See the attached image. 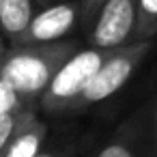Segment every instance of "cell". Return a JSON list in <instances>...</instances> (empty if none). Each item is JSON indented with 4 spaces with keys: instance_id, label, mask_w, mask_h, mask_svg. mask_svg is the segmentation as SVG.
I'll return each mask as SVG.
<instances>
[{
    "instance_id": "cell-1",
    "label": "cell",
    "mask_w": 157,
    "mask_h": 157,
    "mask_svg": "<svg viewBox=\"0 0 157 157\" xmlns=\"http://www.w3.org/2000/svg\"><path fill=\"white\" fill-rule=\"evenodd\" d=\"M73 52H78L75 41L13 45L0 60V78L20 95L26 108L33 110Z\"/></svg>"
},
{
    "instance_id": "cell-14",
    "label": "cell",
    "mask_w": 157,
    "mask_h": 157,
    "mask_svg": "<svg viewBox=\"0 0 157 157\" xmlns=\"http://www.w3.org/2000/svg\"><path fill=\"white\" fill-rule=\"evenodd\" d=\"M153 146L157 151V110H155V116H153Z\"/></svg>"
},
{
    "instance_id": "cell-7",
    "label": "cell",
    "mask_w": 157,
    "mask_h": 157,
    "mask_svg": "<svg viewBox=\"0 0 157 157\" xmlns=\"http://www.w3.org/2000/svg\"><path fill=\"white\" fill-rule=\"evenodd\" d=\"M140 146H142L140 121L129 118L112 133V138L97 151L95 157H140Z\"/></svg>"
},
{
    "instance_id": "cell-6",
    "label": "cell",
    "mask_w": 157,
    "mask_h": 157,
    "mask_svg": "<svg viewBox=\"0 0 157 157\" xmlns=\"http://www.w3.org/2000/svg\"><path fill=\"white\" fill-rule=\"evenodd\" d=\"M37 15L35 0H0V33L13 45L22 41Z\"/></svg>"
},
{
    "instance_id": "cell-9",
    "label": "cell",
    "mask_w": 157,
    "mask_h": 157,
    "mask_svg": "<svg viewBox=\"0 0 157 157\" xmlns=\"http://www.w3.org/2000/svg\"><path fill=\"white\" fill-rule=\"evenodd\" d=\"M37 114L33 110H20V112H0V157L7 151L9 142L15 138V133L33 121Z\"/></svg>"
},
{
    "instance_id": "cell-13",
    "label": "cell",
    "mask_w": 157,
    "mask_h": 157,
    "mask_svg": "<svg viewBox=\"0 0 157 157\" xmlns=\"http://www.w3.org/2000/svg\"><path fill=\"white\" fill-rule=\"evenodd\" d=\"M37 157H73V148L71 146H58V148H48V151H41Z\"/></svg>"
},
{
    "instance_id": "cell-12",
    "label": "cell",
    "mask_w": 157,
    "mask_h": 157,
    "mask_svg": "<svg viewBox=\"0 0 157 157\" xmlns=\"http://www.w3.org/2000/svg\"><path fill=\"white\" fill-rule=\"evenodd\" d=\"M103 2L105 0H80V9H82V22L80 24L86 28V33H88L90 24L95 22V17H97V13H99Z\"/></svg>"
},
{
    "instance_id": "cell-2",
    "label": "cell",
    "mask_w": 157,
    "mask_h": 157,
    "mask_svg": "<svg viewBox=\"0 0 157 157\" xmlns=\"http://www.w3.org/2000/svg\"><path fill=\"white\" fill-rule=\"evenodd\" d=\"M114 50H103V48H84L73 52L65 65L56 71L52 84L43 93L39 105L43 112L50 114H60L69 112L71 103L86 90V86L93 82L101 65L112 56Z\"/></svg>"
},
{
    "instance_id": "cell-10",
    "label": "cell",
    "mask_w": 157,
    "mask_h": 157,
    "mask_svg": "<svg viewBox=\"0 0 157 157\" xmlns=\"http://www.w3.org/2000/svg\"><path fill=\"white\" fill-rule=\"evenodd\" d=\"M157 37V0H138L136 41Z\"/></svg>"
},
{
    "instance_id": "cell-15",
    "label": "cell",
    "mask_w": 157,
    "mask_h": 157,
    "mask_svg": "<svg viewBox=\"0 0 157 157\" xmlns=\"http://www.w3.org/2000/svg\"><path fill=\"white\" fill-rule=\"evenodd\" d=\"M35 2H37L39 7H50V5H48V2H50V0H35Z\"/></svg>"
},
{
    "instance_id": "cell-5",
    "label": "cell",
    "mask_w": 157,
    "mask_h": 157,
    "mask_svg": "<svg viewBox=\"0 0 157 157\" xmlns=\"http://www.w3.org/2000/svg\"><path fill=\"white\" fill-rule=\"evenodd\" d=\"M82 22L80 2H58L43 7L30 22V28L17 45H37V43H56L65 41L67 35Z\"/></svg>"
},
{
    "instance_id": "cell-11",
    "label": "cell",
    "mask_w": 157,
    "mask_h": 157,
    "mask_svg": "<svg viewBox=\"0 0 157 157\" xmlns=\"http://www.w3.org/2000/svg\"><path fill=\"white\" fill-rule=\"evenodd\" d=\"M20 110H30V108H26L20 95L0 78V112H20Z\"/></svg>"
},
{
    "instance_id": "cell-3",
    "label": "cell",
    "mask_w": 157,
    "mask_h": 157,
    "mask_svg": "<svg viewBox=\"0 0 157 157\" xmlns=\"http://www.w3.org/2000/svg\"><path fill=\"white\" fill-rule=\"evenodd\" d=\"M153 39H140L129 45L116 48L112 56L101 65L93 82L86 86V90L71 103L69 112H82L90 105H97L105 99H110L114 93H118L136 73L138 65L144 60V56L151 52Z\"/></svg>"
},
{
    "instance_id": "cell-8",
    "label": "cell",
    "mask_w": 157,
    "mask_h": 157,
    "mask_svg": "<svg viewBox=\"0 0 157 157\" xmlns=\"http://www.w3.org/2000/svg\"><path fill=\"white\" fill-rule=\"evenodd\" d=\"M45 140H48V125L35 116L15 133L2 157H37L43 151Z\"/></svg>"
},
{
    "instance_id": "cell-16",
    "label": "cell",
    "mask_w": 157,
    "mask_h": 157,
    "mask_svg": "<svg viewBox=\"0 0 157 157\" xmlns=\"http://www.w3.org/2000/svg\"><path fill=\"white\" fill-rule=\"evenodd\" d=\"M2 56H5V54H2V50H0V60H2Z\"/></svg>"
},
{
    "instance_id": "cell-4",
    "label": "cell",
    "mask_w": 157,
    "mask_h": 157,
    "mask_svg": "<svg viewBox=\"0 0 157 157\" xmlns=\"http://www.w3.org/2000/svg\"><path fill=\"white\" fill-rule=\"evenodd\" d=\"M138 0H105L88 28V45L116 50L136 41Z\"/></svg>"
}]
</instances>
